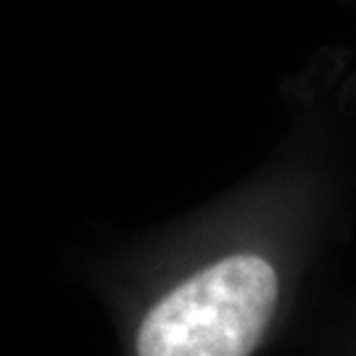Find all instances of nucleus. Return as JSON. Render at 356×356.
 <instances>
[{
    "mask_svg": "<svg viewBox=\"0 0 356 356\" xmlns=\"http://www.w3.org/2000/svg\"><path fill=\"white\" fill-rule=\"evenodd\" d=\"M298 201L267 193L127 282L116 296L124 356L261 354L306 267Z\"/></svg>",
    "mask_w": 356,
    "mask_h": 356,
    "instance_id": "nucleus-1",
    "label": "nucleus"
},
{
    "mask_svg": "<svg viewBox=\"0 0 356 356\" xmlns=\"http://www.w3.org/2000/svg\"><path fill=\"white\" fill-rule=\"evenodd\" d=\"M341 356H356V335L346 343V348H343V354Z\"/></svg>",
    "mask_w": 356,
    "mask_h": 356,
    "instance_id": "nucleus-2",
    "label": "nucleus"
}]
</instances>
